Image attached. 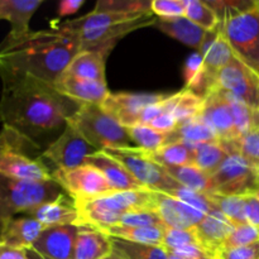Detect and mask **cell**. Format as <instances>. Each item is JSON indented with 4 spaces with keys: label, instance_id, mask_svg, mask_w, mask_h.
<instances>
[{
    "label": "cell",
    "instance_id": "6da1fadb",
    "mask_svg": "<svg viewBox=\"0 0 259 259\" xmlns=\"http://www.w3.org/2000/svg\"><path fill=\"white\" fill-rule=\"evenodd\" d=\"M0 121L38 144V138L67 124L82 104L62 95L52 83L29 75L0 72Z\"/></svg>",
    "mask_w": 259,
    "mask_h": 259
},
{
    "label": "cell",
    "instance_id": "7a4b0ae2",
    "mask_svg": "<svg viewBox=\"0 0 259 259\" xmlns=\"http://www.w3.org/2000/svg\"><path fill=\"white\" fill-rule=\"evenodd\" d=\"M78 52L80 34L56 25L19 38L7 35L0 43V72L29 75L55 85Z\"/></svg>",
    "mask_w": 259,
    "mask_h": 259
},
{
    "label": "cell",
    "instance_id": "3957f363",
    "mask_svg": "<svg viewBox=\"0 0 259 259\" xmlns=\"http://www.w3.org/2000/svg\"><path fill=\"white\" fill-rule=\"evenodd\" d=\"M80 225L103 230L118 225L121 217L136 210H156L154 191L147 189L116 191L93 200L73 201Z\"/></svg>",
    "mask_w": 259,
    "mask_h": 259
},
{
    "label": "cell",
    "instance_id": "277c9868",
    "mask_svg": "<svg viewBox=\"0 0 259 259\" xmlns=\"http://www.w3.org/2000/svg\"><path fill=\"white\" fill-rule=\"evenodd\" d=\"M34 143L18 132L3 126L0 132V175L22 181H52V171L37 152Z\"/></svg>",
    "mask_w": 259,
    "mask_h": 259
},
{
    "label": "cell",
    "instance_id": "5b68a950",
    "mask_svg": "<svg viewBox=\"0 0 259 259\" xmlns=\"http://www.w3.org/2000/svg\"><path fill=\"white\" fill-rule=\"evenodd\" d=\"M67 123L98 151L137 148L125 126L109 115L101 105L82 104Z\"/></svg>",
    "mask_w": 259,
    "mask_h": 259
},
{
    "label": "cell",
    "instance_id": "8992f818",
    "mask_svg": "<svg viewBox=\"0 0 259 259\" xmlns=\"http://www.w3.org/2000/svg\"><path fill=\"white\" fill-rule=\"evenodd\" d=\"M65 195V190L55 181L32 182L0 175V227L15 215H24L28 210L46 201Z\"/></svg>",
    "mask_w": 259,
    "mask_h": 259
},
{
    "label": "cell",
    "instance_id": "52a82bcc",
    "mask_svg": "<svg viewBox=\"0 0 259 259\" xmlns=\"http://www.w3.org/2000/svg\"><path fill=\"white\" fill-rule=\"evenodd\" d=\"M222 143L228 149V157L211 175V194L244 196L258 192V169L240 154L235 141Z\"/></svg>",
    "mask_w": 259,
    "mask_h": 259
},
{
    "label": "cell",
    "instance_id": "ba28073f",
    "mask_svg": "<svg viewBox=\"0 0 259 259\" xmlns=\"http://www.w3.org/2000/svg\"><path fill=\"white\" fill-rule=\"evenodd\" d=\"M222 23L234 55L259 75V0L250 9Z\"/></svg>",
    "mask_w": 259,
    "mask_h": 259
},
{
    "label": "cell",
    "instance_id": "9c48e42d",
    "mask_svg": "<svg viewBox=\"0 0 259 259\" xmlns=\"http://www.w3.org/2000/svg\"><path fill=\"white\" fill-rule=\"evenodd\" d=\"M104 152L123 163L144 189L169 194L180 186L179 182L169 176L162 164L154 161L148 152L138 147L128 149H108Z\"/></svg>",
    "mask_w": 259,
    "mask_h": 259
},
{
    "label": "cell",
    "instance_id": "30bf717a",
    "mask_svg": "<svg viewBox=\"0 0 259 259\" xmlns=\"http://www.w3.org/2000/svg\"><path fill=\"white\" fill-rule=\"evenodd\" d=\"M52 179L72 197L73 201L93 200L116 192L105 176L89 164L72 169H53Z\"/></svg>",
    "mask_w": 259,
    "mask_h": 259
},
{
    "label": "cell",
    "instance_id": "8fae6325",
    "mask_svg": "<svg viewBox=\"0 0 259 259\" xmlns=\"http://www.w3.org/2000/svg\"><path fill=\"white\" fill-rule=\"evenodd\" d=\"M214 88L230 94L250 109L259 111V75L237 56L218 73Z\"/></svg>",
    "mask_w": 259,
    "mask_h": 259
},
{
    "label": "cell",
    "instance_id": "7c38bea8",
    "mask_svg": "<svg viewBox=\"0 0 259 259\" xmlns=\"http://www.w3.org/2000/svg\"><path fill=\"white\" fill-rule=\"evenodd\" d=\"M95 152L98 149L94 148L75 126L67 123L62 134L42 152V158L48 159L56 166V169H72L83 166L85 159Z\"/></svg>",
    "mask_w": 259,
    "mask_h": 259
},
{
    "label": "cell",
    "instance_id": "4fadbf2b",
    "mask_svg": "<svg viewBox=\"0 0 259 259\" xmlns=\"http://www.w3.org/2000/svg\"><path fill=\"white\" fill-rule=\"evenodd\" d=\"M171 94H109L101 108L125 128L138 125L142 111L166 100Z\"/></svg>",
    "mask_w": 259,
    "mask_h": 259
},
{
    "label": "cell",
    "instance_id": "5bb4252c",
    "mask_svg": "<svg viewBox=\"0 0 259 259\" xmlns=\"http://www.w3.org/2000/svg\"><path fill=\"white\" fill-rule=\"evenodd\" d=\"M156 18V15L151 14L138 18L136 20H131V22L111 25V27L78 33L81 39V51L100 52L108 57L110 51L115 47V45L121 38L125 37L129 33L134 32V30L139 29V28L154 25Z\"/></svg>",
    "mask_w": 259,
    "mask_h": 259
},
{
    "label": "cell",
    "instance_id": "9a60e30c",
    "mask_svg": "<svg viewBox=\"0 0 259 259\" xmlns=\"http://www.w3.org/2000/svg\"><path fill=\"white\" fill-rule=\"evenodd\" d=\"M200 118L212 129L220 142L237 141L232 108L220 89L212 88L205 96Z\"/></svg>",
    "mask_w": 259,
    "mask_h": 259
},
{
    "label": "cell",
    "instance_id": "2e32d148",
    "mask_svg": "<svg viewBox=\"0 0 259 259\" xmlns=\"http://www.w3.org/2000/svg\"><path fill=\"white\" fill-rule=\"evenodd\" d=\"M78 232L76 224L46 228L32 248L45 259H73Z\"/></svg>",
    "mask_w": 259,
    "mask_h": 259
},
{
    "label": "cell",
    "instance_id": "e0dca14e",
    "mask_svg": "<svg viewBox=\"0 0 259 259\" xmlns=\"http://www.w3.org/2000/svg\"><path fill=\"white\" fill-rule=\"evenodd\" d=\"M199 53H201L204 57V72L212 89L215 86V78L218 73L225 66L229 65L235 57L224 34L222 22H219L215 29L205 33V37L199 48Z\"/></svg>",
    "mask_w": 259,
    "mask_h": 259
},
{
    "label": "cell",
    "instance_id": "ac0fdd59",
    "mask_svg": "<svg viewBox=\"0 0 259 259\" xmlns=\"http://www.w3.org/2000/svg\"><path fill=\"white\" fill-rule=\"evenodd\" d=\"M154 200L157 212L166 228L194 229L205 217L204 212L163 192L154 191Z\"/></svg>",
    "mask_w": 259,
    "mask_h": 259
},
{
    "label": "cell",
    "instance_id": "d6986e66",
    "mask_svg": "<svg viewBox=\"0 0 259 259\" xmlns=\"http://www.w3.org/2000/svg\"><path fill=\"white\" fill-rule=\"evenodd\" d=\"M234 228L235 225L217 207L205 215L194 229L201 247L207 250L212 257L217 258V254L220 252L223 244Z\"/></svg>",
    "mask_w": 259,
    "mask_h": 259
},
{
    "label": "cell",
    "instance_id": "ffe728a7",
    "mask_svg": "<svg viewBox=\"0 0 259 259\" xmlns=\"http://www.w3.org/2000/svg\"><path fill=\"white\" fill-rule=\"evenodd\" d=\"M24 215L33 218L45 228L57 227V225H80V214L75 206V202L66 199V196L58 197L52 201H46L28 210Z\"/></svg>",
    "mask_w": 259,
    "mask_h": 259
},
{
    "label": "cell",
    "instance_id": "44dd1931",
    "mask_svg": "<svg viewBox=\"0 0 259 259\" xmlns=\"http://www.w3.org/2000/svg\"><path fill=\"white\" fill-rule=\"evenodd\" d=\"M85 164L95 167L108 180L114 191H129V190L144 189L131 175L123 163L109 156L106 152L98 151L85 159Z\"/></svg>",
    "mask_w": 259,
    "mask_h": 259
},
{
    "label": "cell",
    "instance_id": "7402d4cb",
    "mask_svg": "<svg viewBox=\"0 0 259 259\" xmlns=\"http://www.w3.org/2000/svg\"><path fill=\"white\" fill-rule=\"evenodd\" d=\"M46 228L33 218L14 217L0 227V242L10 247L29 249Z\"/></svg>",
    "mask_w": 259,
    "mask_h": 259
},
{
    "label": "cell",
    "instance_id": "603a6c76",
    "mask_svg": "<svg viewBox=\"0 0 259 259\" xmlns=\"http://www.w3.org/2000/svg\"><path fill=\"white\" fill-rule=\"evenodd\" d=\"M56 89L62 95L72 99L80 104H96L101 105L103 101L108 98L109 93L106 82H96V81L82 80L63 73L55 82Z\"/></svg>",
    "mask_w": 259,
    "mask_h": 259
},
{
    "label": "cell",
    "instance_id": "cb8c5ba5",
    "mask_svg": "<svg viewBox=\"0 0 259 259\" xmlns=\"http://www.w3.org/2000/svg\"><path fill=\"white\" fill-rule=\"evenodd\" d=\"M43 0H0V20L12 25L8 37L19 38L30 32L29 22Z\"/></svg>",
    "mask_w": 259,
    "mask_h": 259
},
{
    "label": "cell",
    "instance_id": "d4e9b609",
    "mask_svg": "<svg viewBox=\"0 0 259 259\" xmlns=\"http://www.w3.org/2000/svg\"><path fill=\"white\" fill-rule=\"evenodd\" d=\"M151 14H138V13H113V12H95L93 10L83 17L76 18L72 20H66L63 23H58L56 27L63 30L73 33H83L90 30L101 29V28L111 27V25L120 24V23L131 22L138 18L146 17Z\"/></svg>",
    "mask_w": 259,
    "mask_h": 259
},
{
    "label": "cell",
    "instance_id": "484cf974",
    "mask_svg": "<svg viewBox=\"0 0 259 259\" xmlns=\"http://www.w3.org/2000/svg\"><path fill=\"white\" fill-rule=\"evenodd\" d=\"M111 252L110 237L106 233L89 225H80L73 259H101Z\"/></svg>",
    "mask_w": 259,
    "mask_h": 259
},
{
    "label": "cell",
    "instance_id": "4316f807",
    "mask_svg": "<svg viewBox=\"0 0 259 259\" xmlns=\"http://www.w3.org/2000/svg\"><path fill=\"white\" fill-rule=\"evenodd\" d=\"M154 27H157L161 32L166 33L169 37L175 38V39L180 40L184 45L195 48L197 51H199L202 39L205 37V33H206V30L192 23L185 15L176 18L157 17Z\"/></svg>",
    "mask_w": 259,
    "mask_h": 259
},
{
    "label": "cell",
    "instance_id": "83f0119b",
    "mask_svg": "<svg viewBox=\"0 0 259 259\" xmlns=\"http://www.w3.org/2000/svg\"><path fill=\"white\" fill-rule=\"evenodd\" d=\"M106 56L93 51H81L73 57L63 73L82 80L106 82L105 61ZM62 73V75H63Z\"/></svg>",
    "mask_w": 259,
    "mask_h": 259
},
{
    "label": "cell",
    "instance_id": "f1b7e54d",
    "mask_svg": "<svg viewBox=\"0 0 259 259\" xmlns=\"http://www.w3.org/2000/svg\"><path fill=\"white\" fill-rule=\"evenodd\" d=\"M218 141H219V138L212 132V129L207 126L200 116H197V118L191 119V120L179 124L177 128L172 133L167 134L166 144L164 146L177 143V142L191 144V146H197V144L211 143V142Z\"/></svg>",
    "mask_w": 259,
    "mask_h": 259
},
{
    "label": "cell",
    "instance_id": "f546056e",
    "mask_svg": "<svg viewBox=\"0 0 259 259\" xmlns=\"http://www.w3.org/2000/svg\"><path fill=\"white\" fill-rule=\"evenodd\" d=\"M166 227H124V225H114L103 229L110 237L120 238L142 244L162 245L166 234Z\"/></svg>",
    "mask_w": 259,
    "mask_h": 259
},
{
    "label": "cell",
    "instance_id": "4dcf8cb0",
    "mask_svg": "<svg viewBox=\"0 0 259 259\" xmlns=\"http://www.w3.org/2000/svg\"><path fill=\"white\" fill-rule=\"evenodd\" d=\"M110 242L113 253L123 259H169V253L162 245L142 244L116 237H110Z\"/></svg>",
    "mask_w": 259,
    "mask_h": 259
},
{
    "label": "cell",
    "instance_id": "1f68e13d",
    "mask_svg": "<svg viewBox=\"0 0 259 259\" xmlns=\"http://www.w3.org/2000/svg\"><path fill=\"white\" fill-rule=\"evenodd\" d=\"M189 146L194 149V166H196L197 168H200L210 176L218 171V168L222 166V163L228 157V149L220 141L197 144V146L189 144Z\"/></svg>",
    "mask_w": 259,
    "mask_h": 259
},
{
    "label": "cell",
    "instance_id": "d6a6232c",
    "mask_svg": "<svg viewBox=\"0 0 259 259\" xmlns=\"http://www.w3.org/2000/svg\"><path fill=\"white\" fill-rule=\"evenodd\" d=\"M169 176L182 186L202 194H211V176L196 166H163Z\"/></svg>",
    "mask_w": 259,
    "mask_h": 259
},
{
    "label": "cell",
    "instance_id": "836d02e7",
    "mask_svg": "<svg viewBox=\"0 0 259 259\" xmlns=\"http://www.w3.org/2000/svg\"><path fill=\"white\" fill-rule=\"evenodd\" d=\"M149 156L162 166H192L195 159L194 149L186 143L167 144Z\"/></svg>",
    "mask_w": 259,
    "mask_h": 259
},
{
    "label": "cell",
    "instance_id": "e575fe53",
    "mask_svg": "<svg viewBox=\"0 0 259 259\" xmlns=\"http://www.w3.org/2000/svg\"><path fill=\"white\" fill-rule=\"evenodd\" d=\"M202 105H204V98L189 89H184L177 93L176 104H175L172 114L177 123L181 124L200 116Z\"/></svg>",
    "mask_w": 259,
    "mask_h": 259
},
{
    "label": "cell",
    "instance_id": "d590c367",
    "mask_svg": "<svg viewBox=\"0 0 259 259\" xmlns=\"http://www.w3.org/2000/svg\"><path fill=\"white\" fill-rule=\"evenodd\" d=\"M129 137L138 148L153 153L166 144L167 134L161 133L149 125H134L126 128Z\"/></svg>",
    "mask_w": 259,
    "mask_h": 259
},
{
    "label": "cell",
    "instance_id": "8d00e7d4",
    "mask_svg": "<svg viewBox=\"0 0 259 259\" xmlns=\"http://www.w3.org/2000/svg\"><path fill=\"white\" fill-rule=\"evenodd\" d=\"M185 17L206 32L215 29L219 24L217 14L205 0H185Z\"/></svg>",
    "mask_w": 259,
    "mask_h": 259
},
{
    "label": "cell",
    "instance_id": "74e56055",
    "mask_svg": "<svg viewBox=\"0 0 259 259\" xmlns=\"http://www.w3.org/2000/svg\"><path fill=\"white\" fill-rule=\"evenodd\" d=\"M210 199L215 206L235 225L248 224L244 212V197L243 196H227V195L209 194Z\"/></svg>",
    "mask_w": 259,
    "mask_h": 259
},
{
    "label": "cell",
    "instance_id": "f35d334b",
    "mask_svg": "<svg viewBox=\"0 0 259 259\" xmlns=\"http://www.w3.org/2000/svg\"><path fill=\"white\" fill-rule=\"evenodd\" d=\"M151 3L147 0H100L96 3L95 12L113 13H138V14H153L151 12Z\"/></svg>",
    "mask_w": 259,
    "mask_h": 259
},
{
    "label": "cell",
    "instance_id": "ab89813d",
    "mask_svg": "<svg viewBox=\"0 0 259 259\" xmlns=\"http://www.w3.org/2000/svg\"><path fill=\"white\" fill-rule=\"evenodd\" d=\"M167 195L180 200V201L185 202V204L194 207V209L199 210V211L204 212L205 215L209 214L211 210L217 209L214 202L210 199L209 194H202V192L194 191V190L187 189V187L182 186V185H180L177 189H175L174 191H171Z\"/></svg>",
    "mask_w": 259,
    "mask_h": 259
},
{
    "label": "cell",
    "instance_id": "60d3db41",
    "mask_svg": "<svg viewBox=\"0 0 259 259\" xmlns=\"http://www.w3.org/2000/svg\"><path fill=\"white\" fill-rule=\"evenodd\" d=\"M205 3L214 10L219 22H224L228 18L250 9L255 4V0H205Z\"/></svg>",
    "mask_w": 259,
    "mask_h": 259
},
{
    "label": "cell",
    "instance_id": "b9f144b4",
    "mask_svg": "<svg viewBox=\"0 0 259 259\" xmlns=\"http://www.w3.org/2000/svg\"><path fill=\"white\" fill-rule=\"evenodd\" d=\"M187 245H200V240L197 238L195 229H171L167 228L164 234L162 247L167 252L180 249V248L187 247Z\"/></svg>",
    "mask_w": 259,
    "mask_h": 259
},
{
    "label": "cell",
    "instance_id": "7bdbcfd3",
    "mask_svg": "<svg viewBox=\"0 0 259 259\" xmlns=\"http://www.w3.org/2000/svg\"><path fill=\"white\" fill-rule=\"evenodd\" d=\"M259 242V228L253 227L250 224L238 225L234 228L228 239L223 244V249H232V248L244 247V245L252 244Z\"/></svg>",
    "mask_w": 259,
    "mask_h": 259
},
{
    "label": "cell",
    "instance_id": "ee69618b",
    "mask_svg": "<svg viewBox=\"0 0 259 259\" xmlns=\"http://www.w3.org/2000/svg\"><path fill=\"white\" fill-rule=\"evenodd\" d=\"M238 151L259 172V126L235 141Z\"/></svg>",
    "mask_w": 259,
    "mask_h": 259
},
{
    "label": "cell",
    "instance_id": "f6af8a7d",
    "mask_svg": "<svg viewBox=\"0 0 259 259\" xmlns=\"http://www.w3.org/2000/svg\"><path fill=\"white\" fill-rule=\"evenodd\" d=\"M118 225L124 227H164L157 210H136L123 215Z\"/></svg>",
    "mask_w": 259,
    "mask_h": 259
},
{
    "label": "cell",
    "instance_id": "bcb514c9",
    "mask_svg": "<svg viewBox=\"0 0 259 259\" xmlns=\"http://www.w3.org/2000/svg\"><path fill=\"white\" fill-rule=\"evenodd\" d=\"M151 12L158 18L184 17L185 0H153Z\"/></svg>",
    "mask_w": 259,
    "mask_h": 259
},
{
    "label": "cell",
    "instance_id": "7dc6e473",
    "mask_svg": "<svg viewBox=\"0 0 259 259\" xmlns=\"http://www.w3.org/2000/svg\"><path fill=\"white\" fill-rule=\"evenodd\" d=\"M244 212L248 224L259 228V196L257 194L244 195Z\"/></svg>",
    "mask_w": 259,
    "mask_h": 259
},
{
    "label": "cell",
    "instance_id": "c3c4849f",
    "mask_svg": "<svg viewBox=\"0 0 259 259\" xmlns=\"http://www.w3.org/2000/svg\"><path fill=\"white\" fill-rule=\"evenodd\" d=\"M168 253L181 259H215L200 245H187V247L180 248V249L172 250Z\"/></svg>",
    "mask_w": 259,
    "mask_h": 259
},
{
    "label": "cell",
    "instance_id": "681fc988",
    "mask_svg": "<svg viewBox=\"0 0 259 259\" xmlns=\"http://www.w3.org/2000/svg\"><path fill=\"white\" fill-rule=\"evenodd\" d=\"M177 125H179V123H177V120L175 119L172 111L163 113L162 115H159L158 118H156L151 124H149V126H152L153 129H156V131L164 134L172 133V132L177 128Z\"/></svg>",
    "mask_w": 259,
    "mask_h": 259
},
{
    "label": "cell",
    "instance_id": "f907efd6",
    "mask_svg": "<svg viewBox=\"0 0 259 259\" xmlns=\"http://www.w3.org/2000/svg\"><path fill=\"white\" fill-rule=\"evenodd\" d=\"M0 259H27V249L10 247L0 242Z\"/></svg>",
    "mask_w": 259,
    "mask_h": 259
},
{
    "label": "cell",
    "instance_id": "816d5d0a",
    "mask_svg": "<svg viewBox=\"0 0 259 259\" xmlns=\"http://www.w3.org/2000/svg\"><path fill=\"white\" fill-rule=\"evenodd\" d=\"M83 4L85 0H63L58 5V15L66 17V15L75 14Z\"/></svg>",
    "mask_w": 259,
    "mask_h": 259
},
{
    "label": "cell",
    "instance_id": "f5cc1de1",
    "mask_svg": "<svg viewBox=\"0 0 259 259\" xmlns=\"http://www.w3.org/2000/svg\"><path fill=\"white\" fill-rule=\"evenodd\" d=\"M27 259H45V258H43L39 253L35 252L33 248H29V249H27Z\"/></svg>",
    "mask_w": 259,
    "mask_h": 259
},
{
    "label": "cell",
    "instance_id": "db71d44e",
    "mask_svg": "<svg viewBox=\"0 0 259 259\" xmlns=\"http://www.w3.org/2000/svg\"><path fill=\"white\" fill-rule=\"evenodd\" d=\"M101 259H123L121 257H119L118 254H115V253H113L111 252L110 254L109 255H106V257H104V258H101Z\"/></svg>",
    "mask_w": 259,
    "mask_h": 259
},
{
    "label": "cell",
    "instance_id": "11a10c76",
    "mask_svg": "<svg viewBox=\"0 0 259 259\" xmlns=\"http://www.w3.org/2000/svg\"><path fill=\"white\" fill-rule=\"evenodd\" d=\"M169 259H181V258H179V257H175V255L169 254Z\"/></svg>",
    "mask_w": 259,
    "mask_h": 259
},
{
    "label": "cell",
    "instance_id": "9f6ffc18",
    "mask_svg": "<svg viewBox=\"0 0 259 259\" xmlns=\"http://www.w3.org/2000/svg\"><path fill=\"white\" fill-rule=\"evenodd\" d=\"M258 187H259V177H258Z\"/></svg>",
    "mask_w": 259,
    "mask_h": 259
},
{
    "label": "cell",
    "instance_id": "6f0895ef",
    "mask_svg": "<svg viewBox=\"0 0 259 259\" xmlns=\"http://www.w3.org/2000/svg\"><path fill=\"white\" fill-rule=\"evenodd\" d=\"M255 194H257V195H258V196H259V191H258V192H255Z\"/></svg>",
    "mask_w": 259,
    "mask_h": 259
}]
</instances>
